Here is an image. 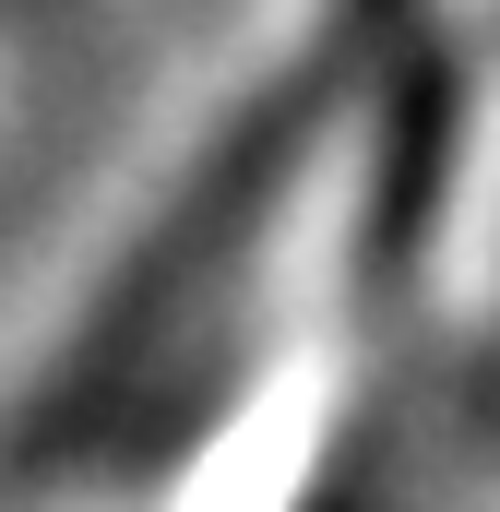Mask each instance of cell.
Masks as SVG:
<instances>
[{
  "mask_svg": "<svg viewBox=\"0 0 500 512\" xmlns=\"http://www.w3.org/2000/svg\"><path fill=\"white\" fill-rule=\"evenodd\" d=\"M429 36V0H334V60H393V48H417Z\"/></svg>",
  "mask_w": 500,
  "mask_h": 512,
  "instance_id": "obj_3",
  "label": "cell"
},
{
  "mask_svg": "<svg viewBox=\"0 0 500 512\" xmlns=\"http://www.w3.org/2000/svg\"><path fill=\"white\" fill-rule=\"evenodd\" d=\"M381 155H370V215H358V286L381 310L417 286L429 227H441V179H453V143H465V60L453 48H393L381 60Z\"/></svg>",
  "mask_w": 500,
  "mask_h": 512,
  "instance_id": "obj_2",
  "label": "cell"
},
{
  "mask_svg": "<svg viewBox=\"0 0 500 512\" xmlns=\"http://www.w3.org/2000/svg\"><path fill=\"white\" fill-rule=\"evenodd\" d=\"M477 429H500V334H489V358H477Z\"/></svg>",
  "mask_w": 500,
  "mask_h": 512,
  "instance_id": "obj_4",
  "label": "cell"
},
{
  "mask_svg": "<svg viewBox=\"0 0 500 512\" xmlns=\"http://www.w3.org/2000/svg\"><path fill=\"white\" fill-rule=\"evenodd\" d=\"M322 108H334V72H286V84H262L239 120L203 143V167L167 191V215L131 239V262L96 286V310L72 322L60 370L12 417V453H0L12 477H84V465H108V441H131L143 382L167 358H191L203 310L250 274L262 227L286 215V191H298V167L322 143Z\"/></svg>",
  "mask_w": 500,
  "mask_h": 512,
  "instance_id": "obj_1",
  "label": "cell"
}]
</instances>
